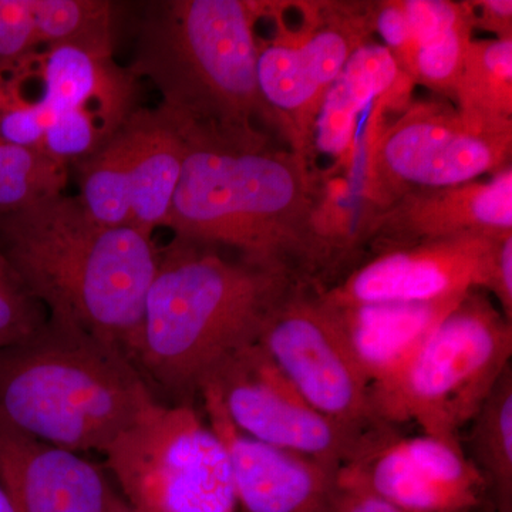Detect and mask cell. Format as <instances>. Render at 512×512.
<instances>
[{"label":"cell","mask_w":512,"mask_h":512,"mask_svg":"<svg viewBox=\"0 0 512 512\" xmlns=\"http://www.w3.org/2000/svg\"><path fill=\"white\" fill-rule=\"evenodd\" d=\"M184 140L187 154L167 225L175 238L234 249L312 284L318 272L336 266L322 225L325 198L308 158L276 147L268 134Z\"/></svg>","instance_id":"cell-1"},{"label":"cell","mask_w":512,"mask_h":512,"mask_svg":"<svg viewBox=\"0 0 512 512\" xmlns=\"http://www.w3.org/2000/svg\"><path fill=\"white\" fill-rule=\"evenodd\" d=\"M160 254L137 229L94 220L77 197L0 212V258L20 285L50 318L111 343L133 363Z\"/></svg>","instance_id":"cell-2"},{"label":"cell","mask_w":512,"mask_h":512,"mask_svg":"<svg viewBox=\"0 0 512 512\" xmlns=\"http://www.w3.org/2000/svg\"><path fill=\"white\" fill-rule=\"evenodd\" d=\"M305 282L288 269L174 238L148 289L134 363L150 387L191 404L225 359L259 342L279 306Z\"/></svg>","instance_id":"cell-3"},{"label":"cell","mask_w":512,"mask_h":512,"mask_svg":"<svg viewBox=\"0 0 512 512\" xmlns=\"http://www.w3.org/2000/svg\"><path fill=\"white\" fill-rule=\"evenodd\" d=\"M259 18L262 2L151 3L128 72L153 82L184 138H255L266 133L255 120L279 130L259 89Z\"/></svg>","instance_id":"cell-4"},{"label":"cell","mask_w":512,"mask_h":512,"mask_svg":"<svg viewBox=\"0 0 512 512\" xmlns=\"http://www.w3.org/2000/svg\"><path fill=\"white\" fill-rule=\"evenodd\" d=\"M156 402L126 353L62 320L0 349V419L53 446L104 454Z\"/></svg>","instance_id":"cell-5"},{"label":"cell","mask_w":512,"mask_h":512,"mask_svg":"<svg viewBox=\"0 0 512 512\" xmlns=\"http://www.w3.org/2000/svg\"><path fill=\"white\" fill-rule=\"evenodd\" d=\"M512 323L483 289L467 292L389 383L370 390L387 426L416 423L423 434L461 446L460 431L511 366Z\"/></svg>","instance_id":"cell-6"},{"label":"cell","mask_w":512,"mask_h":512,"mask_svg":"<svg viewBox=\"0 0 512 512\" xmlns=\"http://www.w3.org/2000/svg\"><path fill=\"white\" fill-rule=\"evenodd\" d=\"M104 456L134 512H237L227 450L192 404H151Z\"/></svg>","instance_id":"cell-7"},{"label":"cell","mask_w":512,"mask_h":512,"mask_svg":"<svg viewBox=\"0 0 512 512\" xmlns=\"http://www.w3.org/2000/svg\"><path fill=\"white\" fill-rule=\"evenodd\" d=\"M512 127L470 123L443 100L417 101L370 146L362 194L366 210L404 192L493 175L511 164Z\"/></svg>","instance_id":"cell-8"},{"label":"cell","mask_w":512,"mask_h":512,"mask_svg":"<svg viewBox=\"0 0 512 512\" xmlns=\"http://www.w3.org/2000/svg\"><path fill=\"white\" fill-rule=\"evenodd\" d=\"M301 28L259 43L258 83L291 148L311 157L323 99L375 30V2H303Z\"/></svg>","instance_id":"cell-9"},{"label":"cell","mask_w":512,"mask_h":512,"mask_svg":"<svg viewBox=\"0 0 512 512\" xmlns=\"http://www.w3.org/2000/svg\"><path fill=\"white\" fill-rule=\"evenodd\" d=\"M259 345L313 409L359 434L386 427L370 384L350 355L315 284H301L265 326Z\"/></svg>","instance_id":"cell-10"},{"label":"cell","mask_w":512,"mask_h":512,"mask_svg":"<svg viewBox=\"0 0 512 512\" xmlns=\"http://www.w3.org/2000/svg\"><path fill=\"white\" fill-rule=\"evenodd\" d=\"M204 384L242 433L332 466L352 463L375 433H355L313 409L259 343L229 356Z\"/></svg>","instance_id":"cell-11"},{"label":"cell","mask_w":512,"mask_h":512,"mask_svg":"<svg viewBox=\"0 0 512 512\" xmlns=\"http://www.w3.org/2000/svg\"><path fill=\"white\" fill-rule=\"evenodd\" d=\"M342 468L402 512H476L487 500V484L463 447L427 434L399 436L393 426L375 431Z\"/></svg>","instance_id":"cell-12"},{"label":"cell","mask_w":512,"mask_h":512,"mask_svg":"<svg viewBox=\"0 0 512 512\" xmlns=\"http://www.w3.org/2000/svg\"><path fill=\"white\" fill-rule=\"evenodd\" d=\"M498 237L467 235L380 252L339 284L318 286V292L329 305L346 306L430 302L484 291Z\"/></svg>","instance_id":"cell-13"},{"label":"cell","mask_w":512,"mask_h":512,"mask_svg":"<svg viewBox=\"0 0 512 512\" xmlns=\"http://www.w3.org/2000/svg\"><path fill=\"white\" fill-rule=\"evenodd\" d=\"M353 247L373 252L420 242L512 232V165L487 181L404 192L383 207L363 212Z\"/></svg>","instance_id":"cell-14"},{"label":"cell","mask_w":512,"mask_h":512,"mask_svg":"<svg viewBox=\"0 0 512 512\" xmlns=\"http://www.w3.org/2000/svg\"><path fill=\"white\" fill-rule=\"evenodd\" d=\"M208 424L227 450L239 512H336L342 467L252 439L229 420L217 390H200Z\"/></svg>","instance_id":"cell-15"},{"label":"cell","mask_w":512,"mask_h":512,"mask_svg":"<svg viewBox=\"0 0 512 512\" xmlns=\"http://www.w3.org/2000/svg\"><path fill=\"white\" fill-rule=\"evenodd\" d=\"M0 485L16 512H111L124 501L100 467L2 419Z\"/></svg>","instance_id":"cell-16"},{"label":"cell","mask_w":512,"mask_h":512,"mask_svg":"<svg viewBox=\"0 0 512 512\" xmlns=\"http://www.w3.org/2000/svg\"><path fill=\"white\" fill-rule=\"evenodd\" d=\"M19 63L40 86L36 100L45 130L59 114L82 111L110 138L137 110V79L113 57L56 46L36 50Z\"/></svg>","instance_id":"cell-17"},{"label":"cell","mask_w":512,"mask_h":512,"mask_svg":"<svg viewBox=\"0 0 512 512\" xmlns=\"http://www.w3.org/2000/svg\"><path fill=\"white\" fill-rule=\"evenodd\" d=\"M320 296V295H319ZM463 296L430 302L329 305L350 355L370 384L389 383L419 352Z\"/></svg>","instance_id":"cell-18"},{"label":"cell","mask_w":512,"mask_h":512,"mask_svg":"<svg viewBox=\"0 0 512 512\" xmlns=\"http://www.w3.org/2000/svg\"><path fill=\"white\" fill-rule=\"evenodd\" d=\"M130 227L153 238L167 227L187 143L173 121L158 109H137L116 131Z\"/></svg>","instance_id":"cell-19"},{"label":"cell","mask_w":512,"mask_h":512,"mask_svg":"<svg viewBox=\"0 0 512 512\" xmlns=\"http://www.w3.org/2000/svg\"><path fill=\"white\" fill-rule=\"evenodd\" d=\"M402 5L406 25L394 62L413 84L451 99L476 30L473 6L454 0H402Z\"/></svg>","instance_id":"cell-20"},{"label":"cell","mask_w":512,"mask_h":512,"mask_svg":"<svg viewBox=\"0 0 512 512\" xmlns=\"http://www.w3.org/2000/svg\"><path fill=\"white\" fill-rule=\"evenodd\" d=\"M410 82L383 45L367 43L350 57L330 86L313 134V148L348 161L356 137L357 120L376 99Z\"/></svg>","instance_id":"cell-21"},{"label":"cell","mask_w":512,"mask_h":512,"mask_svg":"<svg viewBox=\"0 0 512 512\" xmlns=\"http://www.w3.org/2000/svg\"><path fill=\"white\" fill-rule=\"evenodd\" d=\"M451 99L470 123L512 127V40H473Z\"/></svg>","instance_id":"cell-22"},{"label":"cell","mask_w":512,"mask_h":512,"mask_svg":"<svg viewBox=\"0 0 512 512\" xmlns=\"http://www.w3.org/2000/svg\"><path fill=\"white\" fill-rule=\"evenodd\" d=\"M471 463L480 471L495 512H512V367L495 384L468 426Z\"/></svg>","instance_id":"cell-23"},{"label":"cell","mask_w":512,"mask_h":512,"mask_svg":"<svg viewBox=\"0 0 512 512\" xmlns=\"http://www.w3.org/2000/svg\"><path fill=\"white\" fill-rule=\"evenodd\" d=\"M40 46H70L113 57L114 3L104 0H29Z\"/></svg>","instance_id":"cell-24"},{"label":"cell","mask_w":512,"mask_h":512,"mask_svg":"<svg viewBox=\"0 0 512 512\" xmlns=\"http://www.w3.org/2000/svg\"><path fill=\"white\" fill-rule=\"evenodd\" d=\"M69 167L42 151L0 140V212L63 194Z\"/></svg>","instance_id":"cell-25"},{"label":"cell","mask_w":512,"mask_h":512,"mask_svg":"<svg viewBox=\"0 0 512 512\" xmlns=\"http://www.w3.org/2000/svg\"><path fill=\"white\" fill-rule=\"evenodd\" d=\"M43 134L42 110L18 66L0 69V140L42 151Z\"/></svg>","instance_id":"cell-26"},{"label":"cell","mask_w":512,"mask_h":512,"mask_svg":"<svg viewBox=\"0 0 512 512\" xmlns=\"http://www.w3.org/2000/svg\"><path fill=\"white\" fill-rule=\"evenodd\" d=\"M46 320L42 303L20 285L12 272L0 275V349L30 338Z\"/></svg>","instance_id":"cell-27"},{"label":"cell","mask_w":512,"mask_h":512,"mask_svg":"<svg viewBox=\"0 0 512 512\" xmlns=\"http://www.w3.org/2000/svg\"><path fill=\"white\" fill-rule=\"evenodd\" d=\"M39 49L29 0H0V69Z\"/></svg>","instance_id":"cell-28"},{"label":"cell","mask_w":512,"mask_h":512,"mask_svg":"<svg viewBox=\"0 0 512 512\" xmlns=\"http://www.w3.org/2000/svg\"><path fill=\"white\" fill-rule=\"evenodd\" d=\"M484 292L493 293L504 318L512 323V232L495 239Z\"/></svg>","instance_id":"cell-29"},{"label":"cell","mask_w":512,"mask_h":512,"mask_svg":"<svg viewBox=\"0 0 512 512\" xmlns=\"http://www.w3.org/2000/svg\"><path fill=\"white\" fill-rule=\"evenodd\" d=\"M336 512H402L373 494L369 488L340 470V497Z\"/></svg>","instance_id":"cell-30"},{"label":"cell","mask_w":512,"mask_h":512,"mask_svg":"<svg viewBox=\"0 0 512 512\" xmlns=\"http://www.w3.org/2000/svg\"><path fill=\"white\" fill-rule=\"evenodd\" d=\"M474 29L494 33L495 39L512 40L511 0H474Z\"/></svg>","instance_id":"cell-31"},{"label":"cell","mask_w":512,"mask_h":512,"mask_svg":"<svg viewBox=\"0 0 512 512\" xmlns=\"http://www.w3.org/2000/svg\"><path fill=\"white\" fill-rule=\"evenodd\" d=\"M0 512H16L2 485H0Z\"/></svg>","instance_id":"cell-32"},{"label":"cell","mask_w":512,"mask_h":512,"mask_svg":"<svg viewBox=\"0 0 512 512\" xmlns=\"http://www.w3.org/2000/svg\"><path fill=\"white\" fill-rule=\"evenodd\" d=\"M111 512H134V511L131 510L130 507H128V505L126 504V501H123V503H121L120 505H117V507L114 508V510Z\"/></svg>","instance_id":"cell-33"},{"label":"cell","mask_w":512,"mask_h":512,"mask_svg":"<svg viewBox=\"0 0 512 512\" xmlns=\"http://www.w3.org/2000/svg\"><path fill=\"white\" fill-rule=\"evenodd\" d=\"M8 272H10L8 265H6V262L3 261L2 258H0V275L8 274Z\"/></svg>","instance_id":"cell-34"}]
</instances>
